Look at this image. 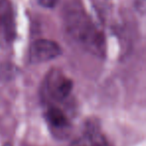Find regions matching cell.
<instances>
[{"mask_svg":"<svg viewBox=\"0 0 146 146\" xmlns=\"http://www.w3.org/2000/svg\"><path fill=\"white\" fill-rule=\"evenodd\" d=\"M9 7L0 3V43L8 41L12 33V21Z\"/></svg>","mask_w":146,"mask_h":146,"instance_id":"3957f363","label":"cell"},{"mask_svg":"<svg viewBox=\"0 0 146 146\" xmlns=\"http://www.w3.org/2000/svg\"><path fill=\"white\" fill-rule=\"evenodd\" d=\"M136 9L138 10V12L143 14L145 12V0H136Z\"/></svg>","mask_w":146,"mask_h":146,"instance_id":"52a82bcc","label":"cell"},{"mask_svg":"<svg viewBox=\"0 0 146 146\" xmlns=\"http://www.w3.org/2000/svg\"><path fill=\"white\" fill-rule=\"evenodd\" d=\"M46 88L50 97L60 101L70 94L73 88V82L62 75L59 71H51L47 78Z\"/></svg>","mask_w":146,"mask_h":146,"instance_id":"7a4b0ae2","label":"cell"},{"mask_svg":"<svg viewBox=\"0 0 146 146\" xmlns=\"http://www.w3.org/2000/svg\"><path fill=\"white\" fill-rule=\"evenodd\" d=\"M40 6L44 8H54L59 2V0H36Z\"/></svg>","mask_w":146,"mask_h":146,"instance_id":"8992f818","label":"cell"},{"mask_svg":"<svg viewBox=\"0 0 146 146\" xmlns=\"http://www.w3.org/2000/svg\"><path fill=\"white\" fill-rule=\"evenodd\" d=\"M61 54V48L56 42L48 39H39L29 48L28 57L31 63H43L53 60Z\"/></svg>","mask_w":146,"mask_h":146,"instance_id":"6da1fadb","label":"cell"},{"mask_svg":"<svg viewBox=\"0 0 146 146\" xmlns=\"http://www.w3.org/2000/svg\"><path fill=\"white\" fill-rule=\"evenodd\" d=\"M48 123L55 129H64L68 125L66 115L56 107H50L46 113Z\"/></svg>","mask_w":146,"mask_h":146,"instance_id":"5b68a950","label":"cell"},{"mask_svg":"<svg viewBox=\"0 0 146 146\" xmlns=\"http://www.w3.org/2000/svg\"><path fill=\"white\" fill-rule=\"evenodd\" d=\"M4 146H12V145H11V144H9V143H7V144H5Z\"/></svg>","mask_w":146,"mask_h":146,"instance_id":"ba28073f","label":"cell"},{"mask_svg":"<svg viewBox=\"0 0 146 146\" xmlns=\"http://www.w3.org/2000/svg\"><path fill=\"white\" fill-rule=\"evenodd\" d=\"M74 146H106V142L97 130L90 127L86 133L74 143Z\"/></svg>","mask_w":146,"mask_h":146,"instance_id":"277c9868","label":"cell"}]
</instances>
